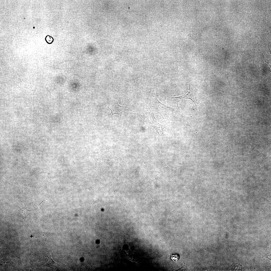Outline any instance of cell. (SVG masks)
<instances>
[{
	"label": "cell",
	"mask_w": 271,
	"mask_h": 271,
	"mask_svg": "<svg viewBox=\"0 0 271 271\" xmlns=\"http://www.w3.org/2000/svg\"><path fill=\"white\" fill-rule=\"evenodd\" d=\"M150 112L149 113V114L151 115V117L152 118L153 120V124H155L158 122L157 120L154 117V112L153 111H151L150 110Z\"/></svg>",
	"instance_id": "8"
},
{
	"label": "cell",
	"mask_w": 271,
	"mask_h": 271,
	"mask_svg": "<svg viewBox=\"0 0 271 271\" xmlns=\"http://www.w3.org/2000/svg\"><path fill=\"white\" fill-rule=\"evenodd\" d=\"M193 86L190 82L189 86L188 91L183 95L177 97H171L170 99L172 101H174L179 99H186L191 100L196 106V102L195 101L193 95Z\"/></svg>",
	"instance_id": "2"
},
{
	"label": "cell",
	"mask_w": 271,
	"mask_h": 271,
	"mask_svg": "<svg viewBox=\"0 0 271 271\" xmlns=\"http://www.w3.org/2000/svg\"><path fill=\"white\" fill-rule=\"evenodd\" d=\"M179 256L177 254H171L170 259L174 261L177 260L179 259Z\"/></svg>",
	"instance_id": "7"
},
{
	"label": "cell",
	"mask_w": 271,
	"mask_h": 271,
	"mask_svg": "<svg viewBox=\"0 0 271 271\" xmlns=\"http://www.w3.org/2000/svg\"><path fill=\"white\" fill-rule=\"evenodd\" d=\"M109 108L111 111V113L109 115V117H110L115 114L120 115L125 111H132L127 107L120 106L117 103L114 104Z\"/></svg>",
	"instance_id": "3"
},
{
	"label": "cell",
	"mask_w": 271,
	"mask_h": 271,
	"mask_svg": "<svg viewBox=\"0 0 271 271\" xmlns=\"http://www.w3.org/2000/svg\"><path fill=\"white\" fill-rule=\"evenodd\" d=\"M45 40L46 42L48 44H52L54 41L53 37L49 35H47L45 37Z\"/></svg>",
	"instance_id": "6"
},
{
	"label": "cell",
	"mask_w": 271,
	"mask_h": 271,
	"mask_svg": "<svg viewBox=\"0 0 271 271\" xmlns=\"http://www.w3.org/2000/svg\"><path fill=\"white\" fill-rule=\"evenodd\" d=\"M152 95L151 106L150 108L148 107L149 110L159 113L164 118L168 117L170 112L176 111L175 108L162 103L158 100L156 95L155 96L153 94Z\"/></svg>",
	"instance_id": "1"
},
{
	"label": "cell",
	"mask_w": 271,
	"mask_h": 271,
	"mask_svg": "<svg viewBox=\"0 0 271 271\" xmlns=\"http://www.w3.org/2000/svg\"><path fill=\"white\" fill-rule=\"evenodd\" d=\"M45 265L49 266L55 269H59V265L54 262L52 259L51 255L49 254L46 255L44 259Z\"/></svg>",
	"instance_id": "4"
},
{
	"label": "cell",
	"mask_w": 271,
	"mask_h": 271,
	"mask_svg": "<svg viewBox=\"0 0 271 271\" xmlns=\"http://www.w3.org/2000/svg\"><path fill=\"white\" fill-rule=\"evenodd\" d=\"M151 126L153 127L154 128L156 131L157 132L159 136H163V129L165 128L166 126H165L163 125L160 124L158 122L155 124H153V125H151Z\"/></svg>",
	"instance_id": "5"
}]
</instances>
